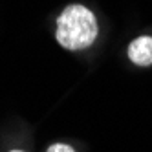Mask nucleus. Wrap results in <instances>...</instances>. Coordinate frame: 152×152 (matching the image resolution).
Segmentation results:
<instances>
[{
    "instance_id": "obj_3",
    "label": "nucleus",
    "mask_w": 152,
    "mask_h": 152,
    "mask_svg": "<svg viewBox=\"0 0 152 152\" xmlns=\"http://www.w3.org/2000/svg\"><path fill=\"white\" fill-rule=\"evenodd\" d=\"M48 152H75V150L68 145H64V143H55L48 148Z\"/></svg>"
},
{
    "instance_id": "obj_1",
    "label": "nucleus",
    "mask_w": 152,
    "mask_h": 152,
    "mask_svg": "<svg viewBox=\"0 0 152 152\" xmlns=\"http://www.w3.org/2000/svg\"><path fill=\"white\" fill-rule=\"evenodd\" d=\"M59 44L68 50L88 48L97 37V20L94 13L84 6H68L57 20Z\"/></svg>"
},
{
    "instance_id": "obj_2",
    "label": "nucleus",
    "mask_w": 152,
    "mask_h": 152,
    "mask_svg": "<svg viewBox=\"0 0 152 152\" xmlns=\"http://www.w3.org/2000/svg\"><path fill=\"white\" fill-rule=\"evenodd\" d=\"M128 57L137 66L152 64V37H137L128 46Z\"/></svg>"
},
{
    "instance_id": "obj_4",
    "label": "nucleus",
    "mask_w": 152,
    "mask_h": 152,
    "mask_svg": "<svg viewBox=\"0 0 152 152\" xmlns=\"http://www.w3.org/2000/svg\"><path fill=\"white\" fill-rule=\"evenodd\" d=\"M11 152H22V150H11Z\"/></svg>"
}]
</instances>
